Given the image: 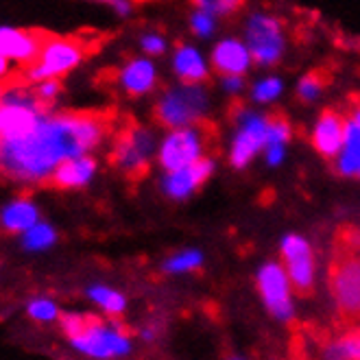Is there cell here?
<instances>
[{"label": "cell", "instance_id": "cell-1", "mask_svg": "<svg viewBox=\"0 0 360 360\" xmlns=\"http://www.w3.org/2000/svg\"><path fill=\"white\" fill-rule=\"evenodd\" d=\"M112 122L114 116L105 112L49 110L27 134L0 140V177L18 186H49L63 160L98 149Z\"/></svg>", "mask_w": 360, "mask_h": 360}, {"label": "cell", "instance_id": "cell-2", "mask_svg": "<svg viewBox=\"0 0 360 360\" xmlns=\"http://www.w3.org/2000/svg\"><path fill=\"white\" fill-rule=\"evenodd\" d=\"M59 328L70 347L88 358H120L131 352V330L122 326L118 316L105 321L90 312H61Z\"/></svg>", "mask_w": 360, "mask_h": 360}, {"label": "cell", "instance_id": "cell-3", "mask_svg": "<svg viewBox=\"0 0 360 360\" xmlns=\"http://www.w3.org/2000/svg\"><path fill=\"white\" fill-rule=\"evenodd\" d=\"M328 286L338 323L343 328L360 326V251L341 245L332 247Z\"/></svg>", "mask_w": 360, "mask_h": 360}, {"label": "cell", "instance_id": "cell-4", "mask_svg": "<svg viewBox=\"0 0 360 360\" xmlns=\"http://www.w3.org/2000/svg\"><path fill=\"white\" fill-rule=\"evenodd\" d=\"M90 53L88 39L77 35H49L31 66L25 68V79L37 83L44 79H63L75 68H79Z\"/></svg>", "mask_w": 360, "mask_h": 360}, {"label": "cell", "instance_id": "cell-5", "mask_svg": "<svg viewBox=\"0 0 360 360\" xmlns=\"http://www.w3.org/2000/svg\"><path fill=\"white\" fill-rule=\"evenodd\" d=\"M155 149L153 134L136 120H127L110 151V164L127 179L138 181L151 171V155Z\"/></svg>", "mask_w": 360, "mask_h": 360}, {"label": "cell", "instance_id": "cell-6", "mask_svg": "<svg viewBox=\"0 0 360 360\" xmlns=\"http://www.w3.org/2000/svg\"><path fill=\"white\" fill-rule=\"evenodd\" d=\"M219 138V129L210 120H195L188 127H177L166 136L162 149H160V164L168 173L186 168L201 158L205 146Z\"/></svg>", "mask_w": 360, "mask_h": 360}, {"label": "cell", "instance_id": "cell-7", "mask_svg": "<svg viewBox=\"0 0 360 360\" xmlns=\"http://www.w3.org/2000/svg\"><path fill=\"white\" fill-rule=\"evenodd\" d=\"M49 110L53 108L41 103L33 88L9 83L7 92L0 98V140H11L27 134Z\"/></svg>", "mask_w": 360, "mask_h": 360}, {"label": "cell", "instance_id": "cell-8", "mask_svg": "<svg viewBox=\"0 0 360 360\" xmlns=\"http://www.w3.org/2000/svg\"><path fill=\"white\" fill-rule=\"evenodd\" d=\"M207 96L201 86H186L177 90H168L153 108V120L160 127L177 129V127L193 124L203 118Z\"/></svg>", "mask_w": 360, "mask_h": 360}, {"label": "cell", "instance_id": "cell-9", "mask_svg": "<svg viewBox=\"0 0 360 360\" xmlns=\"http://www.w3.org/2000/svg\"><path fill=\"white\" fill-rule=\"evenodd\" d=\"M249 53L260 66H273L284 53V31L282 22L273 15H253L247 27Z\"/></svg>", "mask_w": 360, "mask_h": 360}, {"label": "cell", "instance_id": "cell-10", "mask_svg": "<svg viewBox=\"0 0 360 360\" xmlns=\"http://www.w3.org/2000/svg\"><path fill=\"white\" fill-rule=\"evenodd\" d=\"M282 260L292 290L300 297H312L314 292V256L302 236H286L282 243Z\"/></svg>", "mask_w": 360, "mask_h": 360}, {"label": "cell", "instance_id": "cell-11", "mask_svg": "<svg viewBox=\"0 0 360 360\" xmlns=\"http://www.w3.org/2000/svg\"><path fill=\"white\" fill-rule=\"evenodd\" d=\"M345 134H347V116L341 110L326 108L316 120L310 142L314 151L319 153L323 160H334L341 153L345 144Z\"/></svg>", "mask_w": 360, "mask_h": 360}, {"label": "cell", "instance_id": "cell-12", "mask_svg": "<svg viewBox=\"0 0 360 360\" xmlns=\"http://www.w3.org/2000/svg\"><path fill=\"white\" fill-rule=\"evenodd\" d=\"M258 290L269 308V312L278 319H288L292 314L290 306V290H288V278L280 264H264L258 273Z\"/></svg>", "mask_w": 360, "mask_h": 360}, {"label": "cell", "instance_id": "cell-13", "mask_svg": "<svg viewBox=\"0 0 360 360\" xmlns=\"http://www.w3.org/2000/svg\"><path fill=\"white\" fill-rule=\"evenodd\" d=\"M46 33L18 29V27H0V55L11 59L18 66H31L37 59Z\"/></svg>", "mask_w": 360, "mask_h": 360}, {"label": "cell", "instance_id": "cell-14", "mask_svg": "<svg viewBox=\"0 0 360 360\" xmlns=\"http://www.w3.org/2000/svg\"><path fill=\"white\" fill-rule=\"evenodd\" d=\"M345 116H347V134H345L343 153H338L336 173L343 177L360 179V94H349Z\"/></svg>", "mask_w": 360, "mask_h": 360}, {"label": "cell", "instance_id": "cell-15", "mask_svg": "<svg viewBox=\"0 0 360 360\" xmlns=\"http://www.w3.org/2000/svg\"><path fill=\"white\" fill-rule=\"evenodd\" d=\"M266 144H269L266 116H247L243 129L234 140V146H231V164H234V168H245L251 162V158Z\"/></svg>", "mask_w": 360, "mask_h": 360}, {"label": "cell", "instance_id": "cell-16", "mask_svg": "<svg viewBox=\"0 0 360 360\" xmlns=\"http://www.w3.org/2000/svg\"><path fill=\"white\" fill-rule=\"evenodd\" d=\"M96 168L98 164L92 158V153L68 158L53 171L49 186H53L55 190H81L94 179Z\"/></svg>", "mask_w": 360, "mask_h": 360}, {"label": "cell", "instance_id": "cell-17", "mask_svg": "<svg viewBox=\"0 0 360 360\" xmlns=\"http://www.w3.org/2000/svg\"><path fill=\"white\" fill-rule=\"evenodd\" d=\"M37 221H41V212L29 195H20L0 207V229L5 234L20 236Z\"/></svg>", "mask_w": 360, "mask_h": 360}, {"label": "cell", "instance_id": "cell-18", "mask_svg": "<svg viewBox=\"0 0 360 360\" xmlns=\"http://www.w3.org/2000/svg\"><path fill=\"white\" fill-rule=\"evenodd\" d=\"M214 171V162L210 158H199L197 162H193L186 168H179V171L168 173V177L164 179V190L168 197L173 199H184L188 197L193 190H197L210 175Z\"/></svg>", "mask_w": 360, "mask_h": 360}, {"label": "cell", "instance_id": "cell-19", "mask_svg": "<svg viewBox=\"0 0 360 360\" xmlns=\"http://www.w3.org/2000/svg\"><path fill=\"white\" fill-rule=\"evenodd\" d=\"M118 83L127 96L136 98L142 94H149L158 83L153 63L146 59H129L118 70Z\"/></svg>", "mask_w": 360, "mask_h": 360}, {"label": "cell", "instance_id": "cell-20", "mask_svg": "<svg viewBox=\"0 0 360 360\" xmlns=\"http://www.w3.org/2000/svg\"><path fill=\"white\" fill-rule=\"evenodd\" d=\"M212 66L221 77H238L249 68V51L238 39H225L212 53Z\"/></svg>", "mask_w": 360, "mask_h": 360}, {"label": "cell", "instance_id": "cell-21", "mask_svg": "<svg viewBox=\"0 0 360 360\" xmlns=\"http://www.w3.org/2000/svg\"><path fill=\"white\" fill-rule=\"evenodd\" d=\"M319 347L323 349V356L328 358H360V326L356 328H345L341 336H321L312 334Z\"/></svg>", "mask_w": 360, "mask_h": 360}, {"label": "cell", "instance_id": "cell-22", "mask_svg": "<svg viewBox=\"0 0 360 360\" xmlns=\"http://www.w3.org/2000/svg\"><path fill=\"white\" fill-rule=\"evenodd\" d=\"M175 72L181 79L184 86H203L207 83V70L205 63L199 57V53L190 46H177L175 55Z\"/></svg>", "mask_w": 360, "mask_h": 360}, {"label": "cell", "instance_id": "cell-23", "mask_svg": "<svg viewBox=\"0 0 360 360\" xmlns=\"http://www.w3.org/2000/svg\"><path fill=\"white\" fill-rule=\"evenodd\" d=\"M20 247L27 253H44L55 247L57 243V229L46 223V221H37L33 227H29L25 234H20Z\"/></svg>", "mask_w": 360, "mask_h": 360}, {"label": "cell", "instance_id": "cell-24", "mask_svg": "<svg viewBox=\"0 0 360 360\" xmlns=\"http://www.w3.org/2000/svg\"><path fill=\"white\" fill-rule=\"evenodd\" d=\"M86 295H88L90 302H94L105 314L110 316V319H112V316H120L124 312V308H127L124 295L118 292V290H114V288H110V286L94 284V286H90L86 290Z\"/></svg>", "mask_w": 360, "mask_h": 360}, {"label": "cell", "instance_id": "cell-25", "mask_svg": "<svg viewBox=\"0 0 360 360\" xmlns=\"http://www.w3.org/2000/svg\"><path fill=\"white\" fill-rule=\"evenodd\" d=\"M332 83V70L328 68H314L308 72L297 86V101L300 103H310L314 98H319V94Z\"/></svg>", "mask_w": 360, "mask_h": 360}, {"label": "cell", "instance_id": "cell-26", "mask_svg": "<svg viewBox=\"0 0 360 360\" xmlns=\"http://www.w3.org/2000/svg\"><path fill=\"white\" fill-rule=\"evenodd\" d=\"M25 310H27L29 319L39 323V326L59 323V316H61V310H59L57 302L49 300V297H33V300H29Z\"/></svg>", "mask_w": 360, "mask_h": 360}, {"label": "cell", "instance_id": "cell-27", "mask_svg": "<svg viewBox=\"0 0 360 360\" xmlns=\"http://www.w3.org/2000/svg\"><path fill=\"white\" fill-rule=\"evenodd\" d=\"M31 88H33L35 96H37L41 103H44V105H49V108H55V103H57V98H59V94H61V90H63L61 79H44V81H37V83H31Z\"/></svg>", "mask_w": 360, "mask_h": 360}, {"label": "cell", "instance_id": "cell-28", "mask_svg": "<svg viewBox=\"0 0 360 360\" xmlns=\"http://www.w3.org/2000/svg\"><path fill=\"white\" fill-rule=\"evenodd\" d=\"M193 5L212 13V15H231L243 9L245 0H193Z\"/></svg>", "mask_w": 360, "mask_h": 360}, {"label": "cell", "instance_id": "cell-29", "mask_svg": "<svg viewBox=\"0 0 360 360\" xmlns=\"http://www.w3.org/2000/svg\"><path fill=\"white\" fill-rule=\"evenodd\" d=\"M201 262H203V258H201L199 251H184V253H179L177 258L168 260L164 264V269L171 271V273H184V271H195V269H199Z\"/></svg>", "mask_w": 360, "mask_h": 360}, {"label": "cell", "instance_id": "cell-30", "mask_svg": "<svg viewBox=\"0 0 360 360\" xmlns=\"http://www.w3.org/2000/svg\"><path fill=\"white\" fill-rule=\"evenodd\" d=\"M280 92H282V81L280 79H264L262 83H258V86H256L253 96H256L258 103H269Z\"/></svg>", "mask_w": 360, "mask_h": 360}, {"label": "cell", "instance_id": "cell-31", "mask_svg": "<svg viewBox=\"0 0 360 360\" xmlns=\"http://www.w3.org/2000/svg\"><path fill=\"white\" fill-rule=\"evenodd\" d=\"M190 27H193V31L197 35H210L212 31H214V20H212V13L207 11H199L193 15V22H190Z\"/></svg>", "mask_w": 360, "mask_h": 360}, {"label": "cell", "instance_id": "cell-32", "mask_svg": "<svg viewBox=\"0 0 360 360\" xmlns=\"http://www.w3.org/2000/svg\"><path fill=\"white\" fill-rule=\"evenodd\" d=\"M140 44H142V51H144V53H149V55H162L164 49H166L164 39H162L160 35H155V33H146V35L142 37Z\"/></svg>", "mask_w": 360, "mask_h": 360}, {"label": "cell", "instance_id": "cell-33", "mask_svg": "<svg viewBox=\"0 0 360 360\" xmlns=\"http://www.w3.org/2000/svg\"><path fill=\"white\" fill-rule=\"evenodd\" d=\"M266 158H269V164H280V162H282V158H284V144H280V142L269 144Z\"/></svg>", "mask_w": 360, "mask_h": 360}, {"label": "cell", "instance_id": "cell-34", "mask_svg": "<svg viewBox=\"0 0 360 360\" xmlns=\"http://www.w3.org/2000/svg\"><path fill=\"white\" fill-rule=\"evenodd\" d=\"M11 66H13V61L0 55V81H7L11 77Z\"/></svg>", "mask_w": 360, "mask_h": 360}, {"label": "cell", "instance_id": "cell-35", "mask_svg": "<svg viewBox=\"0 0 360 360\" xmlns=\"http://www.w3.org/2000/svg\"><path fill=\"white\" fill-rule=\"evenodd\" d=\"M223 86L229 90V92H238L245 83H243V79H238V77H223Z\"/></svg>", "mask_w": 360, "mask_h": 360}, {"label": "cell", "instance_id": "cell-36", "mask_svg": "<svg viewBox=\"0 0 360 360\" xmlns=\"http://www.w3.org/2000/svg\"><path fill=\"white\" fill-rule=\"evenodd\" d=\"M7 86H9V83H5V81H0V98H3V94L7 92Z\"/></svg>", "mask_w": 360, "mask_h": 360}, {"label": "cell", "instance_id": "cell-37", "mask_svg": "<svg viewBox=\"0 0 360 360\" xmlns=\"http://www.w3.org/2000/svg\"><path fill=\"white\" fill-rule=\"evenodd\" d=\"M96 3H108L110 5V0H96Z\"/></svg>", "mask_w": 360, "mask_h": 360}, {"label": "cell", "instance_id": "cell-38", "mask_svg": "<svg viewBox=\"0 0 360 360\" xmlns=\"http://www.w3.org/2000/svg\"><path fill=\"white\" fill-rule=\"evenodd\" d=\"M134 3H146V0H134Z\"/></svg>", "mask_w": 360, "mask_h": 360}]
</instances>
